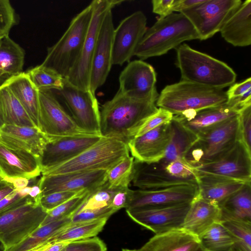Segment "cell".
<instances>
[{"instance_id":"6da1fadb","label":"cell","mask_w":251,"mask_h":251,"mask_svg":"<svg viewBox=\"0 0 251 251\" xmlns=\"http://www.w3.org/2000/svg\"><path fill=\"white\" fill-rule=\"evenodd\" d=\"M157 110L155 102L133 99L118 91L100 109V135L116 138L127 145L145 121Z\"/></svg>"},{"instance_id":"7a4b0ae2","label":"cell","mask_w":251,"mask_h":251,"mask_svg":"<svg viewBox=\"0 0 251 251\" xmlns=\"http://www.w3.org/2000/svg\"><path fill=\"white\" fill-rule=\"evenodd\" d=\"M176 65L181 80L223 89L234 83L236 74L225 62L182 44L176 48Z\"/></svg>"},{"instance_id":"3957f363","label":"cell","mask_w":251,"mask_h":251,"mask_svg":"<svg viewBox=\"0 0 251 251\" xmlns=\"http://www.w3.org/2000/svg\"><path fill=\"white\" fill-rule=\"evenodd\" d=\"M197 39L199 35L190 21L182 13L173 12L147 28L134 55L142 60L161 56L186 41Z\"/></svg>"},{"instance_id":"277c9868","label":"cell","mask_w":251,"mask_h":251,"mask_svg":"<svg viewBox=\"0 0 251 251\" xmlns=\"http://www.w3.org/2000/svg\"><path fill=\"white\" fill-rule=\"evenodd\" d=\"M227 101L226 92L223 89L181 80L166 86L155 104L175 116L188 111L217 106Z\"/></svg>"},{"instance_id":"5b68a950","label":"cell","mask_w":251,"mask_h":251,"mask_svg":"<svg viewBox=\"0 0 251 251\" xmlns=\"http://www.w3.org/2000/svg\"><path fill=\"white\" fill-rule=\"evenodd\" d=\"M93 9L91 2L72 20L59 40L48 48L47 55L41 65L67 77L79 57L92 17Z\"/></svg>"},{"instance_id":"8992f818","label":"cell","mask_w":251,"mask_h":251,"mask_svg":"<svg viewBox=\"0 0 251 251\" xmlns=\"http://www.w3.org/2000/svg\"><path fill=\"white\" fill-rule=\"evenodd\" d=\"M132 182L140 189H154L181 185H198L197 171L184 158L172 159L163 156L157 161L134 160Z\"/></svg>"},{"instance_id":"52a82bcc","label":"cell","mask_w":251,"mask_h":251,"mask_svg":"<svg viewBox=\"0 0 251 251\" xmlns=\"http://www.w3.org/2000/svg\"><path fill=\"white\" fill-rule=\"evenodd\" d=\"M127 144L113 137L101 138L71 160L42 173V176L74 172L108 170L129 156Z\"/></svg>"},{"instance_id":"ba28073f","label":"cell","mask_w":251,"mask_h":251,"mask_svg":"<svg viewBox=\"0 0 251 251\" xmlns=\"http://www.w3.org/2000/svg\"><path fill=\"white\" fill-rule=\"evenodd\" d=\"M238 115L198 135L184 159L193 169L221 158L240 140Z\"/></svg>"},{"instance_id":"9c48e42d","label":"cell","mask_w":251,"mask_h":251,"mask_svg":"<svg viewBox=\"0 0 251 251\" xmlns=\"http://www.w3.org/2000/svg\"><path fill=\"white\" fill-rule=\"evenodd\" d=\"M47 211L31 200L0 215V241L8 250L40 227Z\"/></svg>"},{"instance_id":"30bf717a","label":"cell","mask_w":251,"mask_h":251,"mask_svg":"<svg viewBox=\"0 0 251 251\" xmlns=\"http://www.w3.org/2000/svg\"><path fill=\"white\" fill-rule=\"evenodd\" d=\"M117 0H94L93 14L79 57L65 78L84 90H90V70L98 33L106 13L123 2Z\"/></svg>"},{"instance_id":"8fae6325","label":"cell","mask_w":251,"mask_h":251,"mask_svg":"<svg viewBox=\"0 0 251 251\" xmlns=\"http://www.w3.org/2000/svg\"><path fill=\"white\" fill-rule=\"evenodd\" d=\"M57 91L77 126L90 134L100 135V108L95 94L75 87L65 78L63 88Z\"/></svg>"},{"instance_id":"7c38bea8","label":"cell","mask_w":251,"mask_h":251,"mask_svg":"<svg viewBox=\"0 0 251 251\" xmlns=\"http://www.w3.org/2000/svg\"><path fill=\"white\" fill-rule=\"evenodd\" d=\"M242 2L241 0H206L180 13L191 23L199 40H205L220 31L226 20Z\"/></svg>"},{"instance_id":"4fadbf2b","label":"cell","mask_w":251,"mask_h":251,"mask_svg":"<svg viewBox=\"0 0 251 251\" xmlns=\"http://www.w3.org/2000/svg\"><path fill=\"white\" fill-rule=\"evenodd\" d=\"M39 129L48 137L90 134L80 128L52 90L39 91Z\"/></svg>"},{"instance_id":"5bb4252c","label":"cell","mask_w":251,"mask_h":251,"mask_svg":"<svg viewBox=\"0 0 251 251\" xmlns=\"http://www.w3.org/2000/svg\"><path fill=\"white\" fill-rule=\"evenodd\" d=\"M119 89L129 98L156 103L159 96L156 88V74L150 64L139 59L130 61L121 72Z\"/></svg>"},{"instance_id":"9a60e30c","label":"cell","mask_w":251,"mask_h":251,"mask_svg":"<svg viewBox=\"0 0 251 251\" xmlns=\"http://www.w3.org/2000/svg\"><path fill=\"white\" fill-rule=\"evenodd\" d=\"M147 28V18L141 11L134 12L120 23L113 34V65L130 62Z\"/></svg>"},{"instance_id":"2e32d148","label":"cell","mask_w":251,"mask_h":251,"mask_svg":"<svg viewBox=\"0 0 251 251\" xmlns=\"http://www.w3.org/2000/svg\"><path fill=\"white\" fill-rule=\"evenodd\" d=\"M101 137L93 134L49 137L40 157L41 174L76 157Z\"/></svg>"},{"instance_id":"e0dca14e","label":"cell","mask_w":251,"mask_h":251,"mask_svg":"<svg viewBox=\"0 0 251 251\" xmlns=\"http://www.w3.org/2000/svg\"><path fill=\"white\" fill-rule=\"evenodd\" d=\"M191 202L157 208L126 209L134 222L155 234L180 228L190 208Z\"/></svg>"},{"instance_id":"ac0fdd59","label":"cell","mask_w":251,"mask_h":251,"mask_svg":"<svg viewBox=\"0 0 251 251\" xmlns=\"http://www.w3.org/2000/svg\"><path fill=\"white\" fill-rule=\"evenodd\" d=\"M195 170L235 180L251 182V151L238 140L221 158Z\"/></svg>"},{"instance_id":"d6986e66","label":"cell","mask_w":251,"mask_h":251,"mask_svg":"<svg viewBox=\"0 0 251 251\" xmlns=\"http://www.w3.org/2000/svg\"><path fill=\"white\" fill-rule=\"evenodd\" d=\"M114 29L112 10H110L101 23L92 58L90 90L94 94L105 83L113 65L112 55Z\"/></svg>"},{"instance_id":"ffe728a7","label":"cell","mask_w":251,"mask_h":251,"mask_svg":"<svg viewBox=\"0 0 251 251\" xmlns=\"http://www.w3.org/2000/svg\"><path fill=\"white\" fill-rule=\"evenodd\" d=\"M197 185H181L154 189L133 190L127 209L157 208L191 202L198 195Z\"/></svg>"},{"instance_id":"44dd1931","label":"cell","mask_w":251,"mask_h":251,"mask_svg":"<svg viewBox=\"0 0 251 251\" xmlns=\"http://www.w3.org/2000/svg\"><path fill=\"white\" fill-rule=\"evenodd\" d=\"M107 170L74 172L42 176L40 178L42 196L59 191H91L106 182Z\"/></svg>"},{"instance_id":"7402d4cb","label":"cell","mask_w":251,"mask_h":251,"mask_svg":"<svg viewBox=\"0 0 251 251\" xmlns=\"http://www.w3.org/2000/svg\"><path fill=\"white\" fill-rule=\"evenodd\" d=\"M171 122L135 137L128 142L129 151L135 160L153 162L163 157L172 139Z\"/></svg>"},{"instance_id":"603a6c76","label":"cell","mask_w":251,"mask_h":251,"mask_svg":"<svg viewBox=\"0 0 251 251\" xmlns=\"http://www.w3.org/2000/svg\"><path fill=\"white\" fill-rule=\"evenodd\" d=\"M41 174L40 157L9 148L0 142V176L3 178H36Z\"/></svg>"},{"instance_id":"cb8c5ba5","label":"cell","mask_w":251,"mask_h":251,"mask_svg":"<svg viewBox=\"0 0 251 251\" xmlns=\"http://www.w3.org/2000/svg\"><path fill=\"white\" fill-rule=\"evenodd\" d=\"M239 115V111L227 103L199 110H191L173 118L198 136L211 127Z\"/></svg>"},{"instance_id":"d4e9b609","label":"cell","mask_w":251,"mask_h":251,"mask_svg":"<svg viewBox=\"0 0 251 251\" xmlns=\"http://www.w3.org/2000/svg\"><path fill=\"white\" fill-rule=\"evenodd\" d=\"M49 137L37 127L4 125L0 129V142L40 157Z\"/></svg>"},{"instance_id":"484cf974","label":"cell","mask_w":251,"mask_h":251,"mask_svg":"<svg viewBox=\"0 0 251 251\" xmlns=\"http://www.w3.org/2000/svg\"><path fill=\"white\" fill-rule=\"evenodd\" d=\"M221 219L219 206L197 197L191 202L190 208L180 228L198 238Z\"/></svg>"},{"instance_id":"4316f807","label":"cell","mask_w":251,"mask_h":251,"mask_svg":"<svg viewBox=\"0 0 251 251\" xmlns=\"http://www.w3.org/2000/svg\"><path fill=\"white\" fill-rule=\"evenodd\" d=\"M222 37L235 47L251 44V0L242 2L224 24L220 31Z\"/></svg>"},{"instance_id":"83f0119b","label":"cell","mask_w":251,"mask_h":251,"mask_svg":"<svg viewBox=\"0 0 251 251\" xmlns=\"http://www.w3.org/2000/svg\"><path fill=\"white\" fill-rule=\"evenodd\" d=\"M199 238L182 228L155 234L137 251H195Z\"/></svg>"},{"instance_id":"f1b7e54d","label":"cell","mask_w":251,"mask_h":251,"mask_svg":"<svg viewBox=\"0 0 251 251\" xmlns=\"http://www.w3.org/2000/svg\"><path fill=\"white\" fill-rule=\"evenodd\" d=\"M196 171L198 196L218 206L247 183Z\"/></svg>"},{"instance_id":"f546056e","label":"cell","mask_w":251,"mask_h":251,"mask_svg":"<svg viewBox=\"0 0 251 251\" xmlns=\"http://www.w3.org/2000/svg\"><path fill=\"white\" fill-rule=\"evenodd\" d=\"M2 83L12 92L35 126L39 128V91L34 86L27 74L22 72L9 76Z\"/></svg>"},{"instance_id":"4dcf8cb0","label":"cell","mask_w":251,"mask_h":251,"mask_svg":"<svg viewBox=\"0 0 251 251\" xmlns=\"http://www.w3.org/2000/svg\"><path fill=\"white\" fill-rule=\"evenodd\" d=\"M221 221L227 219L243 220L251 222V185L247 182L219 205Z\"/></svg>"},{"instance_id":"1f68e13d","label":"cell","mask_w":251,"mask_h":251,"mask_svg":"<svg viewBox=\"0 0 251 251\" xmlns=\"http://www.w3.org/2000/svg\"><path fill=\"white\" fill-rule=\"evenodd\" d=\"M108 219L104 218L75 223H71L44 243L71 242L95 237L102 231Z\"/></svg>"},{"instance_id":"d6a6232c","label":"cell","mask_w":251,"mask_h":251,"mask_svg":"<svg viewBox=\"0 0 251 251\" xmlns=\"http://www.w3.org/2000/svg\"><path fill=\"white\" fill-rule=\"evenodd\" d=\"M0 112L4 125L36 127L19 101L3 83L0 85Z\"/></svg>"},{"instance_id":"836d02e7","label":"cell","mask_w":251,"mask_h":251,"mask_svg":"<svg viewBox=\"0 0 251 251\" xmlns=\"http://www.w3.org/2000/svg\"><path fill=\"white\" fill-rule=\"evenodd\" d=\"M24 50L8 35L0 39V68L9 76L22 72L24 64Z\"/></svg>"},{"instance_id":"e575fe53","label":"cell","mask_w":251,"mask_h":251,"mask_svg":"<svg viewBox=\"0 0 251 251\" xmlns=\"http://www.w3.org/2000/svg\"><path fill=\"white\" fill-rule=\"evenodd\" d=\"M199 238L200 247L207 251H229L237 241L220 222L213 224Z\"/></svg>"},{"instance_id":"d590c367","label":"cell","mask_w":251,"mask_h":251,"mask_svg":"<svg viewBox=\"0 0 251 251\" xmlns=\"http://www.w3.org/2000/svg\"><path fill=\"white\" fill-rule=\"evenodd\" d=\"M71 223V216L41 226L17 245L5 251H28L44 243Z\"/></svg>"},{"instance_id":"8d00e7d4","label":"cell","mask_w":251,"mask_h":251,"mask_svg":"<svg viewBox=\"0 0 251 251\" xmlns=\"http://www.w3.org/2000/svg\"><path fill=\"white\" fill-rule=\"evenodd\" d=\"M26 73L38 91H58L63 87L64 77L41 65L30 69Z\"/></svg>"},{"instance_id":"74e56055","label":"cell","mask_w":251,"mask_h":251,"mask_svg":"<svg viewBox=\"0 0 251 251\" xmlns=\"http://www.w3.org/2000/svg\"><path fill=\"white\" fill-rule=\"evenodd\" d=\"M134 158L128 156L107 170L106 182L112 187H127L132 181Z\"/></svg>"},{"instance_id":"f35d334b","label":"cell","mask_w":251,"mask_h":251,"mask_svg":"<svg viewBox=\"0 0 251 251\" xmlns=\"http://www.w3.org/2000/svg\"><path fill=\"white\" fill-rule=\"evenodd\" d=\"M227 103L236 108L239 112L243 107L251 105V78L230 86L226 92Z\"/></svg>"},{"instance_id":"ab89813d","label":"cell","mask_w":251,"mask_h":251,"mask_svg":"<svg viewBox=\"0 0 251 251\" xmlns=\"http://www.w3.org/2000/svg\"><path fill=\"white\" fill-rule=\"evenodd\" d=\"M89 192H81L61 205L47 211L42 226L71 216L83 202Z\"/></svg>"},{"instance_id":"60d3db41","label":"cell","mask_w":251,"mask_h":251,"mask_svg":"<svg viewBox=\"0 0 251 251\" xmlns=\"http://www.w3.org/2000/svg\"><path fill=\"white\" fill-rule=\"evenodd\" d=\"M220 222L237 241L251 248V222L234 219L224 220Z\"/></svg>"},{"instance_id":"b9f144b4","label":"cell","mask_w":251,"mask_h":251,"mask_svg":"<svg viewBox=\"0 0 251 251\" xmlns=\"http://www.w3.org/2000/svg\"><path fill=\"white\" fill-rule=\"evenodd\" d=\"M61 251H107V248L100 239L95 236L69 242Z\"/></svg>"},{"instance_id":"7bdbcfd3","label":"cell","mask_w":251,"mask_h":251,"mask_svg":"<svg viewBox=\"0 0 251 251\" xmlns=\"http://www.w3.org/2000/svg\"><path fill=\"white\" fill-rule=\"evenodd\" d=\"M173 114L162 108L149 117L139 128L135 137L140 136L164 124L170 122Z\"/></svg>"},{"instance_id":"ee69618b","label":"cell","mask_w":251,"mask_h":251,"mask_svg":"<svg viewBox=\"0 0 251 251\" xmlns=\"http://www.w3.org/2000/svg\"><path fill=\"white\" fill-rule=\"evenodd\" d=\"M238 118L240 140L251 151V105L240 109Z\"/></svg>"},{"instance_id":"f6af8a7d","label":"cell","mask_w":251,"mask_h":251,"mask_svg":"<svg viewBox=\"0 0 251 251\" xmlns=\"http://www.w3.org/2000/svg\"><path fill=\"white\" fill-rule=\"evenodd\" d=\"M15 12L8 0H0V35H8L16 24Z\"/></svg>"},{"instance_id":"bcb514c9","label":"cell","mask_w":251,"mask_h":251,"mask_svg":"<svg viewBox=\"0 0 251 251\" xmlns=\"http://www.w3.org/2000/svg\"><path fill=\"white\" fill-rule=\"evenodd\" d=\"M117 211L112 208L101 209H83L71 216V223H75L109 218Z\"/></svg>"},{"instance_id":"7dc6e473","label":"cell","mask_w":251,"mask_h":251,"mask_svg":"<svg viewBox=\"0 0 251 251\" xmlns=\"http://www.w3.org/2000/svg\"><path fill=\"white\" fill-rule=\"evenodd\" d=\"M78 193H79L64 191L43 195L40 198V204L47 212L63 203Z\"/></svg>"},{"instance_id":"c3c4849f","label":"cell","mask_w":251,"mask_h":251,"mask_svg":"<svg viewBox=\"0 0 251 251\" xmlns=\"http://www.w3.org/2000/svg\"><path fill=\"white\" fill-rule=\"evenodd\" d=\"M133 190L127 187H118L114 192L110 203V207L117 211L129 206L132 196Z\"/></svg>"},{"instance_id":"681fc988","label":"cell","mask_w":251,"mask_h":251,"mask_svg":"<svg viewBox=\"0 0 251 251\" xmlns=\"http://www.w3.org/2000/svg\"><path fill=\"white\" fill-rule=\"evenodd\" d=\"M174 2L175 0H153L152 12L159 15V18H164L173 13Z\"/></svg>"},{"instance_id":"f907efd6","label":"cell","mask_w":251,"mask_h":251,"mask_svg":"<svg viewBox=\"0 0 251 251\" xmlns=\"http://www.w3.org/2000/svg\"><path fill=\"white\" fill-rule=\"evenodd\" d=\"M206 0H175L173 11L180 12L193 8L205 2Z\"/></svg>"},{"instance_id":"816d5d0a","label":"cell","mask_w":251,"mask_h":251,"mask_svg":"<svg viewBox=\"0 0 251 251\" xmlns=\"http://www.w3.org/2000/svg\"><path fill=\"white\" fill-rule=\"evenodd\" d=\"M16 190L12 183L0 176V201Z\"/></svg>"},{"instance_id":"f5cc1de1","label":"cell","mask_w":251,"mask_h":251,"mask_svg":"<svg viewBox=\"0 0 251 251\" xmlns=\"http://www.w3.org/2000/svg\"><path fill=\"white\" fill-rule=\"evenodd\" d=\"M4 179L12 183L17 190H20L28 186L30 180V179L23 177H15Z\"/></svg>"},{"instance_id":"db71d44e","label":"cell","mask_w":251,"mask_h":251,"mask_svg":"<svg viewBox=\"0 0 251 251\" xmlns=\"http://www.w3.org/2000/svg\"><path fill=\"white\" fill-rule=\"evenodd\" d=\"M229 251H251V248L240 241H237Z\"/></svg>"},{"instance_id":"11a10c76","label":"cell","mask_w":251,"mask_h":251,"mask_svg":"<svg viewBox=\"0 0 251 251\" xmlns=\"http://www.w3.org/2000/svg\"><path fill=\"white\" fill-rule=\"evenodd\" d=\"M6 249L2 243L0 241V251H5Z\"/></svg>"},{"instance_id":"9f6ffc18","label":"cell","mask_w":251,"mask_h":251,"mask_svg":"<svg viewBox=\"0 0 251 251\" xmlns=\"http://www.w3.org/2000/svg\"><path fill=\"white\" fill-rule=\"evenodd\" d=\"M4 125V124H3V121H2V117H1V114H0V129L1 128V127Z\"/></svg>"},{"instance_id":"6f0895ef","label":"cell","mask_w":251,"mask_h":251,"mask_svg":"<svg viewBox=\"0 0 251 251\" xmlns=\"http://www.w3.org/2000/svg\"><path fill=\"white\" fill-rule=\"evenodd\" d=\"M5 75V72L1 69L0 68V77Z\"/></svg>"},{"instance_id":"680465c9","label":"cell","mask_w":251,"mask_h":251,"mask_svg":"<svg viewBox=\"0 0 251 251\" xmlns=\"http://www.w3.org/2000/svg\"><path fill=\"white\" fill-rule=\"evenodd\" d=\"M195 251H207L203 249H202V248H201V247H200L198 249H197Z\"/></svg>"},{"instance_id":"91938a15","label":"cell","mask_w":251,"mask_h":251,"mask_svg":"<svg viewBox=\"0 0 251 251\" xmlns=\"http://www.w3.org/2000/svg\"><path fill=\"white\" fill-rule=\"evenodd\" d=\"M122 251H137L136 250H129V249H122Z\"/></svg>"},{"instance_id":"94428289","label":"cell","mask_w":251,"mask_h":251,"mask_svg":"<svg viewBox=\"0 0 251 251\" xmlns=\"http://www.w3.org/2000/svg\"><path fill=\"white\" fill-rule=\"evenodd\" d=\"M3 36H4L0 35V39H1Z\"/></svg>"}]
</instances>
